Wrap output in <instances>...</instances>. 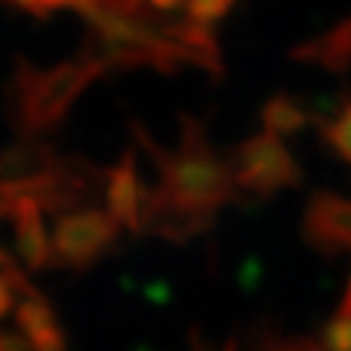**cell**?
Here are the masks:
<instances>
[{"mask_svg": "<svg viewBox=\"0 0 351 351\" xmlns=\"http://www.w3.org/2000/svg\"><path fill=\"white\" fill-rule=\"evenodd\" d=\"M180 125L182 136L175 151L162 149L138 120H133L130 128L159 169V188L167 190L175 201L203 213H216L226 203L239 201L242 190L237 188L226 159L211 149L201 120L180 114Z\"/></svg>", "mask_w": 351, "mask_h": 351, "instance_id": "cell-1", "label": "cell"}, {"mask_svg": "<svg viewBox=\"0 0 351 351\" xmlns=\"http://www.w3.org/2000/svg\"><path fill=\"white\" fill-rule=\"evenodd\" d=\"M101 73V68L81 58L52 65L47 71L19 58L5 86L11 125L21 138H39L42 133L55 130L65 120L73 101Z\"/></svg>", "mask_w": 351, "mask_h": 351, "instance_id": "cell-2", "label": "cell"}, {"mask_svg": "<svg viewBox=\"0 0 351 351\" xmlns=\"http://www.w3.org/2000/svg\"><path fill=\"white\" fill-rule=\"evenodd\" d=\"M224 159L237 188L258 198H271L278 190L297 188L302 182L300 164L289 154L281 136L268 130L232 146Z\"/></svg>", "mask_w": 351, "mask_h": 351, "instance_id": "cell-3", "label": "cell"}, {"mask_svg": "<svg viewBox=\"0 0 351 351\" xmlns=\"http://www.w3.org/2000/svg\"><path fill=\"white\" fill-rule=\"evenodd\" d=\"M117 234L120 224L107 211H99L94 206L63 213L58 216L52 232L55 263L71 271H86L110 252Z\"/></svg>", "mask_w": 351, "mask_h": 351, "instance_id": "cell-4", "label": "cell"}, {"mask_svg": "<svg viewBox=\"0 0 351 351\" xmlns=\"http://www.w3.org/2000/svg\"><path fill=\"white\" fill-rule=\"evenodd\" d=\"M101 180H107V175L99 167L86 162L84 156H60L55 169L47 177H42L29 190V195L37 201L42 211L63 216V213L86 208L88 201L97 198Z\"/></svg>", "mask_w": 351, "mask_h": 351, "instance_id": "cell-5", "label": "cell"}, {"mask_svg": "<svg viewBox=\"0 0 351 351\" xmlns=\"http://www.w3.org/2000/svg\"><path fill=\"white\" fill-rule=\"evenodd\" d=\"M216 221V213H203L190 208L185 203L175 201L167 190L143 188L141 201V232L156 234L177 245H185L188 239L208 232Z\"/></svg>", "mask_w": 351, "mask_h": 351, "instance_id": "cell-6", "label": "cell"}, {"mask_svg": "<svg viewBox=\"0 0 351 351\" xmlns=\"http://www.w3.org/2000/svg\"><path fill=\"white\" fill-rule=\"evenodd\" d=\"M302 237L317 252L351 250V201L328 190H317L302 219Z\"/></svg>", "mask_w": 351, "mask_h": 351, "instance_id": "cell-7", "label": "cell"}, {"mask_svg": "<svg viewBox=\"0 0 351 351\" xmlns=\"http://www.w3.org/2000/svg\"><path fill=\"white\" fill-rule=\"evenodd\" d=\"M60 162V154L52 143L39 138H21L13 146L0 151V190L19 201L29 195V190L37 185L42 177H47Z\"/></svg>", "mask_w": 351, "mask_h": 351, "instance_id": "cell-8", "label": "cell"}, {"mask_svg": "<svg viewBox=\"0 0 351 351\" xmlns=\"http://www.w3.org/2000/svg\"><path fill=\"white\" fill-rule=\"evenodd\" d=\"M11 224H13V242L21 263L29 271H45L55 263V247L42 224V208L32 195H24L13 203L11 208Z\"/></svg>", "mask_w": 351, "mask_h": 351, "instance_id": "cell-9", "label": "cell"}, {"mask_svg": "<svg viewBox=\"0 0 351 351\" xmlns=\"http://www.w3.org/2000/svg\"><path fill=\"white\" fill-rule=\"evenodd\" d=\"M104 201L107 213L120 226L130 232H141V201H143V185L136 169V151L128 149L120 162L110 167L107 185H104Z\"/></svg>", "mask_w": 351, "mask_h": 351, "instance_id": "cell-10", "label": "cell"}, {"mask_svg": "<svg viewBox=\"0 0 351 351\" xmlns=\"http://www.w3.org/2000/svg\"><path fill=\"white\" fill-rule=\"evenodd\" d=\"M289 58L307 65H320L330 73H346L351 68V16L333 26L330 32L297 45Z\"/></svg>", "mask_w": 351, "mask_h": 351, "instance_id": "cell-11", "label": "cell"}, {"mask_svg": "<svg viewBox=\"0 0 351 351\" xmlns=\"http://www.w3.org/2000/svg\"><path fill=\"white\" fill-rule=\"evenodd\" d=\"M261 123L268 133L276 136H297L304 128L313 123L310 104L291 97V94H274L261 110Z\"/></svg>", "mask_w": 351, "mask_h": 351, "instance_id": "cell-12", "label": "cell"}, {"mask_svg": "<svg viewBox=\"0 0 351 351\" xmlns=\"http://www.w3.org/2000/svg\"><path fill=\"white\" fill-rule=\"evenodd\" d=\"M55 323H58V315H55L50 302L45 300V294L24 300L16 307V326H19V330L24 333L26 339L39 333V330H45V328L55 326Z\"/></svg>", "mask_w": 351, "mask_h": 351, "instance_id": "cell-13", "label": "cell"}, {"mask_svg": "<svg viewBox=\"0 0 351 351\" xmlns=\"http://www.w3.org/2000/svg\"><path fill=\"white\" fill-rule=\"evenodd\" d=\"M320 138H323L328 149H333L336 156H341L343 162L351 164V97L343 104L339 117L320 128Z\"/></svg>", "mask_w": 351, "mask_h": 351, "instance_id": "cell-14", "label": "cell"}, {"mask_svg": "<svg viewBox=\"0 0 351 351\" xmlns=\"http://www.w3.org/2000/svg\"><path fill=\"white\" fill-rule=\"evenodd\" d=\"M232 5H234V0H188L185 13L201 24L213 26L219 19H224L226 13L232 11Z\"/></svg>", "mask_w": 351, "mask_h": 351, "instance_id": "cell-15", "label": "cell"}, {"mask_svg": "<svg viewBox=\"0 0 351 351\" xmlns=\"http://www.w3.org/2000/svg\"><path fill=\"white\" fill-rule=\"evenodd\" d=\"M320 343L326 351H351V317H333L326 328Z\"/></svg>", "mask_w": 351, "mask_h": 351, "instance_id": "cell-16", "label": "cell"}, {"mask_svg": "<svg viewBox=\"0 0 351 351\" xmlns=\"http://www.w3.org/2000/svg\"><path fill=\"white\" fill-rule=\"evenodd\" d=\"M3 3H8V5L29 13L34 19H47L55 11H63V8H73L75 11V5L81 0H3Z\"/></svg>", "mask_w": 351, "mask_h": 351, "instance_id": "cell-17", "label": "cell"}, {"mask_svg": "<svg viewBox=\"0 0 351 351\" xmlns=\"http://www.w3.org/2000/svg\"><path fill=\"white\" fill-rule=\"evenodd\" d=\"M29 343H32V351H68V336L60 323L29 336Z\"/></svg>", "mask_w": 351, "mask_h": 351, "instance_id": "cell-18", "label": "cell"}, {"mask_svg": "<svg viewBox=\"0 0 351 351\" xmlns=\"http://www.w3.org/2000/svg\"><path fill=\"white\" fill-rule=\"evenodd\" d=\"M0 351H32V343L21 330L0 328Z\"/></svg>", "mask_w": 351, "mask_h": 351, "instance_id": "cell-19", "label": "cell"}, {"mask_svg": "<svg viewBox=\"0 0 351 351\" xmlns=\"http://www.w3.org/2000/svg\"><path fill=\"white\" fill-rule=\"evenodd\" d=\"M13 300H16V291L5 278L0 276V320L13 310Z\"/></svg>", "mask_w": 351, "mask_h": 351, "instance_id": "cell-20", "label": "cell"}, {"mask_svg": "<svg viewBox=\"0 0 351 351\" xmlns=\"http://www.w3.org/2000/svg\"><path fill=\"white\" fill-rule=\"evenodd\" d=\"M281 351H326V349H323V343H315V341H307V339H297V341L281 343Z\"/></svg>", "mask_w": 351, "mask_h": 351, "instance_id": "cell-21", "label": "cell"}, {"mask_svg": "<svg viewBox=\"0 0 351 351\" xmlns=\"http://www.w3.org/2000/svg\"><path fill=\"white\" fill-rule=\"evenodd\" d=\"M188 0H149V5L159 13H175L180 5H185Z\"/></svg>", "mask_w": 351, "mask_h": 351, "instance_id": "cell-22", "label": "cell"}, {"mask_svg": "<svg viewBox=\"0 0 351 351\" xmlns=\"http://www.w3.org/2000/svg\"><path fill=\"white\" fill-rule=\"evenodd\" d=\"M336 315H339V317H351V278H349V284H346V291H343V300H341Z\"/></svg>", "mask_w": 351, "mask_h": 351, "instance_id": "cell-23", "label": "cell"}, {"mask_svg": "<svg viewBox=\"0 0 351 351\" xmlns=\"http://www.w3.org/2000/svg\"><path fill=\"white\" fill-rule=\"evenodd\" d=\"M13 203H16V201H11V198H8V195L0 190V219H3V216H11Z\"/></svg>", "mask_w": 351, "mask_h": 351, "instance_id": "cell-24", "label": "cell"}, {"mask_svg": "<svg viewBox=\"0 0 351 351\" xmlns=\"http://www.w3.org/2000/svg\"><path fill=\"white\" fill-rule=\"evenodd\" d=\"M195 349H198V351H206L201 346V339H195ZM221 351H237V341H226V346Z\"/></svg>", "mask_w": 351, "mask_h": 351, "instance_id": "cell-25", "label": "cell"}, {"mask_svg": "<svg viewBox=\"0 0 351 351\" xmlns=\"http://www.w3.org/2000/svg\"><path fill=\"white\" fill-rule=\"evenodd\" d=\"M0 255H3V250H0Z\"/></svg>", "mask_w": 351, "mask_h": 351, "instance_id": "cell-26", "label": "cell"}]
</instances>
